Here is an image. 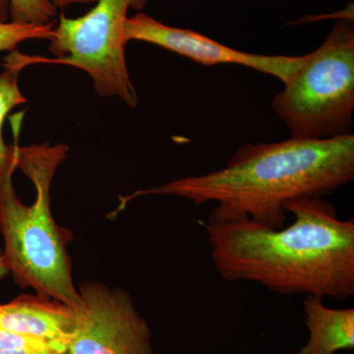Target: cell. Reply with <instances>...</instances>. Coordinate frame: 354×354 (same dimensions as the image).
Segmentation results:
<instances>
[{"mask_svg": "<svg viewBox=\"0 0 354 354\" xmlns=\"http://www.w3.org/2000/svg\"><path fill=\"white\" fill-rule=\"evenodd\" d=\"M288 227L249 220L199 221L214 268L228 283L248 281L283 295L344 301L354 295V221L337 218L324 198L290 200Z\"/></svg>", "mask_w": 354, "mask_h": 354, "instance_id": "1", "label": "cell"}, {"mask_svg": "<svg viewBox=\"0 0 354 354\" xmlns=\"http://www.w3.org/2000/svg\"><path fill=\"white\" fill-rule=\"evenodd\" d=\"M354 179V135L248 144L218 171L187 176L120 197L118 212L138 197L169 195L197 205L215 203L209 223L249 220L285 227V206L299 197L324 198Z\"/></svg>", "mask_w": 354, "mask_h": 354, "instance_id": "2", "label": "cell"}, {"mask_svg": "<svg viewBox=\"0 0 354 354\" xmlns=\"http://www.w3.org/2000/svg\"><path fill=\"white\" fill-rule=\"evenodd\" d=\"M68 146H16V169L0 177V234L8 272L23 288L77 308L68 244L73 235L51 212L50 188Z\"/></svg>", "mask_w": 354, "mask_h": 354, "instance_id": "3", "label": "cell"}, {"mask_svg": "<svg viewBox=\"0 0 354 354\" xmlns=\"http://www.w3.org/2000/svg\"><path fill=\"white\" fill-rule=\"evenodd\" d=\"M274 97L272 108L290 138L322 140L351 134L354 111V26L337 21L316 50Z\"/></svg>", "mask_w": 354, "mask_h": 354, "instance_id": "4", "label": "cell"}, {"mask_svg": "<svg viewBox=\"0 0 354 354\" xmlns=\"http://www.w3.org/2000/svg\"><path fill=\"white\" fill-rule=\"evenodd\" d=\"M149 0H97L80 17L60 15L48 50L57 58L39 57L38 64L67 65L92 78L95 93L115 97L136 108L139 97L128 72L124 25L128 11L143 10Z\"/></svg>", "mask_w": 354, "mask_h": 354, "instance_id": "5", "label": "cell"}, {"mask_svg": "<svg viewBox=\"0 0 354 354\" xmlns=\"http://www.w3.org/2000/svg\"><path fill=\"white\" fill-rule=\"evenodd\" d=\"M78 291L68 354H155L152 330L128 291L92 281Z\"/></svg>", "mask_w": 354, "mask_h": 354, "instance_id": "6", "label": "cell"}, {"mask_svg": "<svg viewBox=\"0 0 354 354\" xmlns=\"http://www.w3.org/2000/svg\"><path fill=\"white\" fill-rule=\"evenodd\" d=\"M124 39L127 43L138 41L155 44L207 66L242 65L276 77L283 84L299 69L305 58V55L286 57L244 53L193 30L165 25L145 13L127 18L124 25Z\"/></svg>", "mask_w": 354, "mask_h": 354, "instance_id": "7", "label": "cell"}, {"mask_svg": "<svg viewBox=\"0 0 354 354\" xmlns=\"http://www.w3.org/2000/svg\"><path fill=\"white\" fill-rule=\"evenodd\" d=\"M75 321V308L38 293L0 304V330L43 339L66 351Z\"/></svg>", "mask_w": 354, "mask_h": 354, "instance_id": "8", "label": "cell"}, {"mask_svg": "<svg viewBox=\"0 0 354 354\" xmlns=\"http://www.w3.org/2000/svg\"><path fill=\"white\" fill-rule=\"evenodd\" d=\"M305 324L309 337L297 354H335L354 348V309L326 306L323 298L306 295Z\"/></svg>", "mask_w": 354, "mask_h": 354, "instance_id": "9", "label": "cell"}, {"mask_svg": "<svg viewBox=\"0 0 354 354\" xmlns=\"http://www.w3.org/2000/svg\"><path fill=\"white\" fill-rule=\"evenodd\" d=\"M35 62L36 57L24 55L14 50L4 57L2 64L3 70L0 72V177L12 167L16 169V146L19 137L22 116L16 118L17 122L14 124L16 141L13 145H7L4 141V121L13 109L27 102V99L20 90L19 76L23 69L30 65L36 64Z\"/></svg>", "mask_w": 354, "mask_h": 354, "instance_id": "10", "label": "cell"}, {"mask_svg": "<svg viewBox=\"0 0 354 354\" xmlns=\"http://www.w3.org/2000/svg\"><path fill=\"white\" fill-rule=\"evenodd\" d=\"M9 18L18 24L44 25L53 22L57 8L50 0H8Z\"/></svg>", "mask_w": 354, "mask_h": 354, "instance_id": "11", "label": "cell"}, {"mask_svg": "<svg viewBox=\"0 0 354 354\" xmlns=\"http://www.w3.org/2000/svg\"><path fill=\"white\" fill-rule=\"evenodd\" d=\"M55 21L48 24H18L0 22V51H12L18 44L30 39H50L53 36Z\"/></svg>", "mask_w": 354, "mask_h": 354, "instance_id": "12", "label": "cell"}, {"mask_svg": "<svg viewBox=\"0 0 354 354\" xmlns=\"http://www.w3.org/2000/svg\"><path fill=\"white\" fill-rule=\"evenodd\" d=\"M0 354H68L50 342L0 330Z\"/></svg>", "mask_w": 354, "mask_h": 354, "instance_id": "13", "label": "cell"}, {"mask_svg": "<svg viewBox=\"0 0 354 354\" xmlns=\"http://www.w3.org/2000/svg\"><path fill=\"white\" fill-rule=\"evenodd\" d=\"M57 8L64 9L76 4L95 3L97 0H50Z\"/></svg>", "mask_w": 354, "mask_h": 354, "instance_id": "14", "label": "cell"}, {"mask_svg": "<svg viewBox=\"0 0 354 354\" xmlns=\"http://www.w3.org/2000/svg\"><path fill=\"white\" fill-rule=\"evenodd\" d=\"M9 19V1L0 0V22H7Z\"/></svg>", "mask_w": 354, "mask_h": 354, "instance_id": "15", "label": "cell"}, {"mask_svg": "<svg viewBox=\"0 0 354 354\" xmlns=\"http://www.w3.org/2000/svg\"><path fill=\"white\" fill-rule=\"evenodd\" d=\"M7 274H9L8 269H7L3 255L0 252V279L4 278Z\"/></svg>", "mask_w": 354, "mask_h": 354, "instance_id": "16", "label": "cell"}]
</instances>
